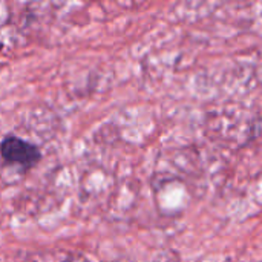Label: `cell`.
<instances>
[{"mask_svg": "<svg viewBox=\"0 0 262 262\" xmlns=\"http://www.w3.org/2000/svg\"><path fill=\"white\" fill-rule=\"evenodd\" d=\"M0 154L8 163L23 167H32L41 157L40 150L34 144L18 137H6L0 143Z\"/></svg>", "mask_w": 262, "mask_h": 262, "instance_id": "1", "label": "cell"}]
</instances>
